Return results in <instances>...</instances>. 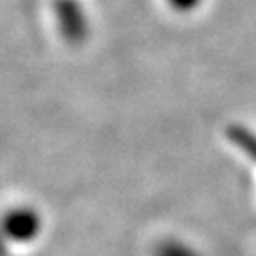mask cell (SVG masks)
<instances>
[{"instance_id":"6da1fadb","label":"cell","mask_w":256,"mask_h":256,"mask_svg":"<svg viewBox=\"0 0 256 256\" xmlns=\"http://www.w3.org/2000/svg\"><path fill=\"white\" fill-rule=\"evenodd\" d=\"M55 18L59 30L70 44H82L90 34L88 18L84 14V8L76 0H55Z\"/></svg>"},{"instance_id":"7a4b0ae2","label":"cell","mask_w":256,"mask_h":256,"mask_svg":"<svg viewBox=\"0 0 256 256\" xmlns=\"http://www.w3.org/2000/svg\"><path fill=\"white\" fill-rule=\"evenodd\" d=\"M40 226H42V220L36 210L28 207H18V209H12L2 218L0 230L4 232L8 241L27 243L40 234Z\"/></svg>"},{"instance_id":"3957f363","label":"cell","mask_w":256,"mask_h":256,"mask_svg":"<svg viewBox=\"0 0 256 256\" xmlns=\"http://www.w3.org/2000/svg\"><path fill=\"white\" fill-rule=\"evenodd\" d=\"M228 137L232 142H236L247 156H250L256 162V135L243 126H230Z\"/></svg>"},{"instance_id":"277c9868","label":"cell","mask_w":256,"mask_h":256,"mask_svg":"<svg viewBox=\"0 0 256 256\" xmlns=\"http://www.w3.org/2000/svg\"><path fill=\"white\" fill-rule=\"evenodd\" d=\"M156 256H200L192 247L178 241H164L156 248Z\"/></svg>"},{"instance_id":"5b68a950","label":"cell","mask_w":256,"mask_h":256,"mask_svg":"<svg viewBox=\"0 0 256 256\" xmlns=\"http://www.w3.org/2000/svg\"><path fill=\"white\" fill-rule=\"evenodd\" d=\"M200 2H202V0H169V4H171L174 10H178V12H190V10L196 8Z\"/></svg>"},{"instance_id":"8992f818","label":"cell","mask_w":256,"mask_h":256,"mask_svg":"<svg viewBox=\"0 0 256 256\" xmlns=\"http://www.w3.org/2000/svg\"><path fill=\"white\" fill-rule=\"evenodd\" d=\"M0 256H8V238L0 230Z\"/></svg>"}]
</instances>
